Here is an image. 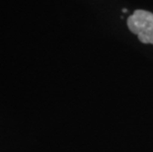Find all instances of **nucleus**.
<instances>
[{"instance_id": "1", "label": "nucleus", "mask_w": 153, "mask_h": 152, "mask_svg": "<svg viewBox=\"0 0 153 152\" xmlns=\"http://www.w3.org/2000/svg\"><path fill=\"white\" fill-rule=\"evenodd\" d=\"M128 27L141 43L153 44V13L135 10L128 19Z\"/></svg>"}]
</instances>
